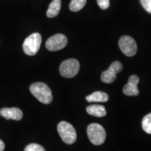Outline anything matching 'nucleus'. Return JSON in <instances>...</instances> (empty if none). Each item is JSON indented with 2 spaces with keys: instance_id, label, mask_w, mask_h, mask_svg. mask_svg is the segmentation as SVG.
<instances>
[{
  "instance_id": "nucleus-19",
  "label": "nucleus",
  "mask_w": 151,
  "mask_h": 151,
  "mask_svg": "<svg viewBox=\"0 0 151 151\" xmlns=\"http://www.w3.org/2000/svg\"><path fill=\"white\" fill-rule=\"evenodd\" d=\"M141 3L145 10L151 14V0H141Z\"/></svg>"
},
{
  "instance_id": "nucleus-16",
  "label": "nucleus",
  "mask_w": 151,
  "mask_h": 151,
  "mask_svg": "<svg viewBox=\"0 0 151 151\" xmlns=\"http://www.w3.org/2000/svg\"><path fill=\"white\" fill-rule=\"evenodd\" d=\"M24 151H46L45 148L37 143H31L27 146Z\"/></svg>"
},
{
  "instance_id": "nucleus-6",
  "label": "nucleus",
  "mask_w": 151,
  "mask_h": 151,
  "mask_svg": "<svg viewBox=\"0 0 151 151\" xmlns=\"http://www.w3.org/2000/svg\"><path fill=\"white\" fill-rule=\"evenodd\" d=\"M119 47L121 51L126 56L132 57L137 52V44L133 38L129 36H123L118 42Z\"/></svg>"
},
{
  "instance_id": "nucleus-4",
  "label": "nucleus",
  "mask_w": 151,
  "mask_h": 151,
  "mask_svg": "<svg viewBox=\"0 0 151 151\" xmlns=\"http://www.w3.org/2000/svg\"><path fill=\"white\" fill-rule=\"evenodd\" d=\"M58 132L62 140L67 144H72L76 140V132L72 124L69 122H60L58 125Z\"/></svg>"
},
{
  "instance_id": "nucleus-8",
  "label": "nucleus",
  "mask_w": 151,
  "mask_h": 151,
  "mask_svg": "<svg viewBox=\"0 0 151 151\" xmlns=\"http://www.w3.org/2000/svg\"><path fill=\"white\" fill-rule=\"evenodd\" d=\"M139 78L136 75H132L129 78L128 83L123 88V93L127 96H137L139 94L138 84Z\"/></svg>"
},
{
  "instance_id": "nucleus-10",
  "label": "nucleus",
  "mask_w": 151,
  "mask_h": 151,
  "mask_svg": "<svg viewBox=\"0 0 151 151\" xmlns=\"http://www.w3.org/2000/svg\"><path fill=\"white\" fill-rule=\"evenodd\" d=\"M86 99L88 102H106L109 100V95L106 92L97 91L87 96Z\"/></svg>"
},
{
  "instance_id": "nucleus-3",
  "label": "nucleus",
  "mask_w": 151,
  "mask_h": 151,
  "mask_svg": "<svg viewBox=\"0 0 151 151\" xmlns=\"http://www.w3.org/2000/svg\"><path fill=\"white\" fill-rule=\"evenodd\" d=\"M87 133L90 142L96 146L101 145L106 140V131L99 124H90L87 129Z\"/></svg>"
},
{
  "instance_id": "nucleus-9",
  "label": "nucleus",
  "mask_w": 151,
  "mask_h": 151,
  "mask_svg": "<svg viewBox=\"0 0 151 151\" xmlns=\"http://www.w3.org/2000/svg\"><path fill=\"white\" fill-rule=\"evenodd\" d=\"M0 116L6 120H20L23 116L22 111L20 109L16 108H3L0 110Z\"/></svg>"
},
{
  "instance_id": "nucleus-5",
  "label": "nucleus",
  "mask_w": 151,
  "mask_h": 151,
  "mask_svg": "<svg viewBox=\"0 0 151 151\" xmlns=\"http://www.w3.org/2000/svg\"><path fill=\"white\" fill-rule=\"evenodd\" d=\"M80 69V64L76 59L66 60L60 65V72L65 78H73L78 74Z\"/></svg>"
},
{
  "instance_id": "nucleus-18",
  "label": "nucleus",
  "mask_w": 151,
  "mask_h": 151,
  "mask_svg": "<svg viewBox=\"0 0 151 151\" xmlns=\"http://www.w3.org/2000/svg\"><path fill=\"white\" fill-rule=\"evenodd\" d=\"M98 5L103 10L107 9L110 6V1L109 0H97Z\"/></svg>"
},
{
  "instance_id": "nucleus-1",
  "label": "nucleus",
  "mask_w": 151,
  "mask_h": 151,
  "mask_svg": "<svg viewBox=\"0 0 151 151\" xmlns=\"http://www.w3.org/2000/svg\"><path fill=\"white\" fill-rule=\"evenodd\" d=\"M29 90L40 102L46 104L51 103L52 100V92L46 84L41 82L35 83L30 86Z\"/></svg>"
},
{
  "instance_id": "nucleus-2",
  "label": "nucleus",
  "mask_w": 151,
  "mask_h": 151,
  "mask_svg": "<svg viewBox=\"0 0 151 151\" xmlns=\"http://www.w3.org/2000/svg\"><path fill=\"white\" fill-rule=\"evenodd\" d=\"M42 38L39 33L35 32L30 35L24 41L22 48L24 53L27 55H35L41 47Z\"/></svg>"
},
{
  "instance_id": "nucleus-15",
  "label": "nucleus",
  "mask_w": 151,
  "mask_h": 151,
  "mask_svg": "<svg viewBox=\"0 0 151 151\" xmlns=\"http://www.w3.org/2000/svg\"><path fill=\"white\" fill-rule=\"evenodd\" d=\"M143 129L147 134H151V113L146 115L142 120Z\"/></svg>"
},
{
  "instance_id": "nucleus-7",
  "label": "nucleus",
  "mask_w": 151,
  "mask_h": 151,
  "mask_svg": "<svg viewBox=\"0 0 151 151\" xmlns=\"http://www.w3.org/2000/svg\"><path fill=\"white\" fill-rule=\"evenodd\" d=\"M67 42V38L65 35L58 34L50 37L46 41V47L50 51H58L65 48Z\"/></svg>"
},
{
  "instance_id": "nucleus-13",
  "label": "nucleus",
  "mask_w": 151,
  "mask_h": 151,
  "mask_svg": "<svg viewBox=\"0 0 151 151\" xmlns=\"http://www.w3.org/2000/svg\"><path fill=\"white\" fill-rule=\"evenodd\" d=\"M116 78V73L110 69L103 71L101 76V80L105 83H111Z\"/></svg>"
},
{
  "instance_id": "nucleus-20",
  "label": "nucleus",
  "mask_w": 151,
  "mask_h": 151,
  "mask_svg": "<svg viewBox=\"0 0 151 151\" xmlns=\"http://www.w3.org/2000/svg\"><path fill=\"white\" fill-rule=\"evenodd\" d=\"M4 148H5L4 143V141H2L1 139H0V151H3L4 150Z\"/></svg>"
},
{
  "instance_id": "nucleus-14",
  "label": "nucleus",
  "mask_w": 151,
  "mask_h": 151,
  "mask_svg": "<svg viewBox=\"0 0 151 151\" xmlns=\"http://www.w3.org/2000/svg\"><path fill=\"white\" fill-rule=\"evenodd\" d=\"M87 0H71L69 4V9L73 12L80 11L86 6Z\"/></svg>"
},
{
  "instance_id": "nucleus-11",
  "label": "nucleus",
  "mask_w": 151,
  "mask_h": 151,
  "mask_svg": "<svg viewBox=\"0 0 151 151\" xmlns=\"http://www.w3.org/2000/svg\"><path fill=\"white\" fill-rule=\"evenodd\" d=\"M87 112L95 117H104L106 115L105 107L101 105H90L87 107Z\"/></svg>"
},
{
  "instance_id": "nucleus-12",
  "label": "nucleus",
  "mask_w": 151,
  "mask_h": 151,
  "mask_svg": "<svg viewBox=\"0 0 151 151\" xmlns=\"http://www.w3.org/2000/svg\"><path fill=\"white\" fill-rule=\"evenodd\" d=\"M61 9V0H52L49 5L46 15L48 18H55L59 14Z\"/></svg>"
},
{
  "instance_id": "nucleus-17",
  "label": "nucleus",
  "mask_w": 151,
  "mask_h": 151,
  "mask_svg": "<svg viewBox=\"0 0 151 151\" xmlns=\"http://www.w3.org/2000/svg\"><path fill=\"white\" fill-rule=\"evenodd\" d=\"M122 67H122V65L121 62H120L118 61H115V62H113L112 64H111L109 69L112 71H113L114 73H116L117 74V73L120 72V71H122Z\"/></svg>"
}]
</instances>
